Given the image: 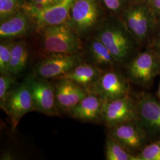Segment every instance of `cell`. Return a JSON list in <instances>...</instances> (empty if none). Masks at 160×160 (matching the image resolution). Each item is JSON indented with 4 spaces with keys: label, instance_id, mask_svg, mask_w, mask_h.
<instances>
[{
    "label": "cell",
    "instance_id": "1f68e13d",
    "mask_svg": "<svg viewBox=\"0 0 160 160\" xmlns=\"http://www.w3.org/2000/svg\"><path fill=\"white\" fill-rule=\"evenodd\" d=\"M150 0H132V1L135 2H149Z\"/></svg>",
    "mask_w": 160,
    "mask_h": 160
},
{
    "label": "cell",
    "instance_id": "3957f363",
    "mask_svg": "<svg viewBox=\"0 0 160 160\" xmlns=\"http://www.w3.org/2000/svg\"><path fill=\"white\" fill-rule=\"evenodd\" d=\"M128 79L135 85L149 89L160 73V57L151 48L142 49L124 66Z\"/></svg>",
    "mask_w": 160,
    "mask_h": 160
},
{
    "label": "cell",
    "instance_id": "52a82bcc",
    "mask_svg": "<svg viewBox=\"0 0 160 160\" xmlns=\"http://www.w3.org/2000/svg\"><path fill=\"white\" fill-rule=\"evenodd\" d=\"M108 135L114 138L137 157L151 141L138 120L125 122L108 128Z\"/></svg>",
    "mask_w": 160,
    "mask_h": 160
},
{
    "label": "cell",
    "instance_id": "44dd1931",
    "mask_svg": "<svg viewBox=\"0 0 160 160\" xmlns=\"http://www.w3.org/2000/svg\"><path fill=\"white\" fill-rule=\"evenodd\" d=\"M24 6V0H0L1 22L16 14Z\"/></svg>",
    "mask_w": 160,
    "mask_h": 160
},
{
    "label": "cell",
    "instance_id": "d6986e66",
    "mask_svg": "<svg viewBox=\"0 0 160 160\" xmlns=\"http://www.w3.org/2000/svg\"><path fill=\"white\" fill-rule=\"evenodd\" d=\"M29 58V50L26 43L18 42L13 43L8 72L14 76L23 73L28 67Z\"/></svg>",
    "mask_w": 160,
    "mask_h": 160
},
{
    "label": "cell",
    "instance_id": "5b68a950",
    "mask_svg": "<svg viewBox=\"0 0 160 160\" xmlns=\"http://www.w3.org/2000/svg\"><path fill=\"white\" fill-rule=\"evenodd\" d=\"M130 83L125 74L118 68L110 69L102 72L88 92L97 94L104 102L114 100L130 95Z\"/></svg>",
    "mask_w": 160,
    "mask_h": 160
},
{
    "label": "cell",
    "instance_id": "4dcf8cb0",
    "mask_svg": "<svg viewBox=\"0 0 160 160\" xmlns=\"http://www.w3.org/2000/svg\"><path fill=\"white\" fill-rule=\"evenodd\" d=\"M160 34V21H158L156 26V34Z\"/></svg>",
    "mask_w": 160,
    "mask_h": 160
},
{
    "label": "cell",
    "instance_id": "8992f818",
    "mask_svg": "<svg viewBox=\"0 0 160 160\" xmlns=\"http://www.w3.org/2000/svg\"><path fill=\"white\" fill-rule=\"evenodd\" d=\"M139 119L138 122L147 132L151 142L160 139V101L152 94L141 92L138 94Z\"/></svg>",
    "mask_w": 160,
    "mask_h": 160
},
{
    "label": "cell",
    "instance_id": "ac0fdd59",
    "mask_svg": "<svg viewBox=\"0 0 160 160\" xmlns=\"http://www.w3.org/2000/svg\"><path fill=\"white\" fill-rule=\"evenodd\" d=\"M88 51L93 65L103 71L120 66L106 46L96 38L90 42Z\"/></svg>",
    "mask_w": 160,
    "mask_h": 160
},
{
    "label": "cell",
    "instance_id": "2e32d148",
    "mask_svg": "<svg viewBox=\"0 0 160 160\" xmlns=\"http://www.w3.org/2000/svg\"><path fill=\"white\" fill-rule=\"evenodd\" d=\"M104 102L97 94L88 92L86 97L69 111V113L72 118L83 122H102Z\"/></svg>",
    "mask_w": 160,
    "mask_h": 160
},
{
    "label": "cell",
    "instance_id": "484cf974",
    "mask_svg": "<svg viewBox=\"0 0 160 160\" xmlns=\"http://www.w3.org/2000/svg\"><path fill=\"white\" fill-rule=\"evenodd\" d=\"M60 1L61 0H29V5L38 7H44L55 4Z\"/></svg>",
    "mask_w": 160,
    "mask_h": 160
},
{
    "label": "cell",
    "instance_id": "d4e9b609",
    "mask_svg": "<svg viewBox=\"0 0 160 160\" xmlns=\"http://www.w3.org/2000/svg\"><path fill=\"white\" fill-rule=\"evenodd\" d=\"M103 4L112 14L119 17L132 0H102Z\"/></svg>",
    "mask_w": 160,
    "mask_h": 160
},
{
    "label": "cell",
    "instance_id": "cb8c5ba5",
    "mask_svg": "<svg viewBox=\"0 0 160 160\" xmlns=\"http://www.w3.org/2000/svg\"><path fill=\"white\" fill-rule=\"evenodd\" d=\"M15 76L10 74H1L0 75V106L1 108H2L6 97L12 86L15 82Z\"/></svg>",
    "mask_w": 160,
    "mask_h": 160
},
{
    "label": "cell",
    "instance_id": "5bb4252c",
    "mask_svg": "<svg viewBox=\"0 0 160 160\" xmlns=\"http://www.w3.org/2000/svg\"><path fill=\"white\" fill-rule=\"evenodd\" d=\"M56 103L59 110L68 112L88 93L66 78H59L54 85Z\"/></svg>",
    "mask_w": 160,
    "mask_h": 160
},
{
    "label": "cell",
    "instance_id": "9c48e42d",
    "mask_svg": "<svg viewBox=\"0 0 160 160\" xmlns=\"http://www.w3.org/2000/svg\"><path fill=\"white\" fill-rule=\"evenodd\" d=\"M102 15L98 0H75L69 14L68 24L77 33H84L96 26Z\"/></svg>",
    "mask_w": 160,
    "mask_h": 160
},
{
    "label": "cell",
    "instance_id": "f546056e",
    "mask_svg": "<svg viewBox=\"0 0 160 160\" xmlns=\"http://www.w3.org/2000/svg\"><path fill=\"white\" fill-rule=\"evenodd\" d=\"M159 77H160V81H159V83H158V90H157V93H156V97H157V98L160 101V73L159 74Z\"/></svg>",
    "mask_w": 160,
    "mask_h": 160
},
{
    "label": "cell",
    "instance_id": "e0dca14e",
    "mask_svg": "<svg viewBox=\"0 0 160 160\" xmlns=\"http://www.w3.org/2000/svg\"><path fill=\"white\" fill-rule=\"evenodd\" d=\"M102 72L103 71L93 64L80 63L59 78L70 80L88 92L99 79Z\"/></svg>",
    "mask_w": 160,
    "mask_h": 160
},
{
    "label": "cell",
    "instance_id": "277c9868",
    "mask_svg": "<svg viewBox=\"0 0 160 160\" xmlns=\"http://www.w3.org/2000/svg\"><path fill=\"white\" fill-rule=\"evenodd\" d=\"M42 43L43 49L51 54H74L80 48L77 32L66 23L42 29Z\"/></svg>",
    "mask_w": 160,
    "mask_h": 160
},
{
    "label": "cell",
    "instance_id": "6da1fadb",
    "mask_svg": "<svg viewBox=\"0 0 160 160\" xmlns=\"http://www.w3.org/2000/svg\"><path fill=\"white\" fill-rule=\"evenodd\" d=\"M96 38L106 46L120 66L124 67L142 49L118 16L107 18Z\"/></svg>",
    "mask_w": 160,
    "mask_h": 160
},
{
    "label": "cell",
    "instance_id": "83f0119b",
    "mask_svg": "<svg viewBox=\"0 0 160 160\" xmlns=\"http://www.w3.org/2000/svg\"><path fill=\"white\" fill-rule=\"evenodd\" d=\"M151 47L160 57V34H155L154 38L151 45Z\"/></svg>",
    "mask_w": 160,
    "mask_h": 160
},
{
    "label": "cell",
    "instance_id": "7c38bea8",
    "mask_svg": "<svg viewBox=\"0 0 160 160\" xmlns=\"http://www.w3.org/2000/svg\"><path fill=\"white\" fill-rule=\"evenodd\" d=\"M75 0H61L51 6L38 7L25 5L23 9L33 17L35 24L40 29L48 26L66 23Z\"/></svg>",
    "mask_w": 160,
    "mask_h": 160
},
{
    "label": "cell",
    "instance_id": "7a4b0ae2",
    "mask_svg": "<svg viewBox=\"0 0 160 160\" xmlns=\"http://www.w3.org/2000/svg\"><path fill=\"white\" fill-rule=\"evenodd\" d=\"M119 17L142 49L151 46L157 20L148 2L132 1Z\"/></svg>",
    "mask_w": 160,
    "mask_h": 160
},
{
    "label": "cell",
    "instance_id": "ba28073f",
    "mask_svg": "<svg viewBox=\"0 0 160 160\" xmlns=\"http://www.w3.org/2000/svg\"><path fill=\"white\" fill-rule=\"evenodd\" d=\"M138 119L137 100L130 95L103 103L102 122L108 128Z\"/></svg>",
    "mask_w": 160,
    "mask_h": 160
},
{
    "label": "cell",
    "instance_id": "8fae6325",
    "mask_svg": "<svg viewBox=\"0 0 160 160\" xmlns=\"http://www.w3.org/2000/svg\"><path fill=\"white\" fill-rule=\"evenodd\" d=\"M1 109L9 116L12 130L25 114L34 110L32 94L25 81L12 87Z\"/></svg>",
    "mask_w": 160,
    "mask_h": 160
},
{
    "label": "cell",
    "instance_id": "ffe728a7",
    "mask_svg": "<svg viewBox=\"0 0 160 160\" xmlns=\"http://www.w3.org/2000/svg\"><path fill=\"white\" fill-rule=\"evenodd\" d=\"M105 158L107 160H137L135 155L109 135L105 142Z\"/></svg>",
    "mask_w": 160,
    "mask_h": 160
},
{
    "label": "cell",
    "instance_id": "7402d4cb",
    "mask_svg": "<svg viewBox=\"0 0 160 160\" xmlns=\"http://www.w3.org/2000/svg\"><path fill=\"white\" fill-rule=\"evenodd\" d=\"M137 158V160H160V139L148 144Z\"/></svg>",
    "mask_w": 160,
    "mask_h": 160
},
{
    "label": "cell",
    "instance_id": "4fadbf2b",
    "mask_svg": "<svg viewBox=\"0 0 160 160\" xmlns=\"http://www.w3.org/2000/svg\"><path fill=\"white\" fill-rule=\"evenodd\" d=\"M76 54H52L43 59L34 69V75L43 79L61 77L80 63Z\"/></svg>",
    "mask_w": 160,
    "mask_h": 160
},
{
    "label": "cell",
    "instance_id": "9a60e30c",
    "mask_svg": "<svg viewBox=\"0 0 160 160\" xmlns=\"http://www.w3.org/2000/svg\"><path fill=\"white\" fill-rule=\"evenodd\" d=\"M34 24L32 16L25 10H22L14 16L1 22V39H9L25 36L32 31Z\"/></svg>",
    "mask_w": 160,
    "mask_h": 160
},
{
    "label": "cell",
    "instance_id": "30bf717a",
    "mask_svg": "<svg viewBox=\"0 0 160 160\" xmlns=\"http://www.w3.org/2000/svg\"><path fill=\"white\" fill-rule=\"evenodd\" d=\"M24 81L31 92L34 110L48 116L59 115L54 86L34 75H29Z\"/></svg>",
    "mask_w": 160,
    "mask_h": 160
},
{
    "label": "cell",
    "instance_id": "4316f807",
    "mask_svg": "<svg viewBox=\"0 0 160 160\" xmlns=\"http://www.w3.org/2000/svg\"><path fill=\"white\" fill-rule=\"evenodd\" d=\"M148 3L157 22L160 21V0H150Z\"/></svg>",
    "mask_w": 160,
    "mask_h": 160
},
{
    "label": "cell",
    "instance_id": "f1b7e54d",
    "mask_svg": "<svg viewBox=\"0 0 160 160\" xmlns=\"http://www.w3.org/2000/svg\"><path fill=\"white\" fill-rule=\"evenodd\" d=\"M13 158H14V157H13V155H12V153H10V152H5V153H4L1 156V160H12V159H13Z\"/></svg>",
    "mask_w": 160,
    "mask_h": 160
},
{
    "label": "cell",
    "instance_id": "603a6c76",
    "mask_svg": "<svg viewBox=\"0 0 160 160\" xmlns=\"http://www.w3.org/2000/svg\"><path fill=\"white\" fill-rule=\"evenodd\" d=\"M13 43L3 42L0 45V72L7 74L12 55V46Z\"/></svg>",
    "mask_w": 160,
    "mask_h": 160
}]
</instances>
